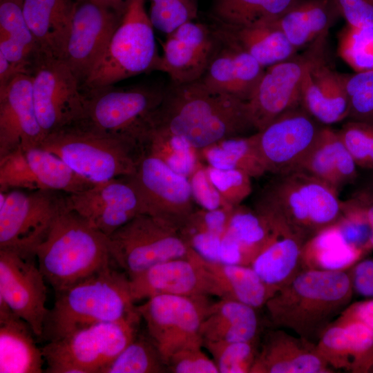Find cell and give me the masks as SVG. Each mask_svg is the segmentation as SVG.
Returning <instances> with one entry per match:
<instances>
[{"mask_svg":"<svg viewBox=\"0 0 373 373\" xmlns=\"http://www.w3.org/2000/svg\"><path fill=\"white\" fill-rule=\"evenodd\" d=\"M151 128L180 136L198 151L254 130L247 102L213 90L200 80L171 82L153 115Z\"/></svg>","mask_w":373,"mask_h":373,"instance_id":"obj_1","label":"cell"},{"mask_svg":"<svg viewBox=\"0 0 373 373\" xmlns=\"http://www.w3.org/2000/svg\"><path fill=\"white\" fill-rule=\"evenodd\" d=\"M354 293L347 271L302 269L265 306L276 327L316 343L350 304Z\"/></svg>","mask_w":373,"mask_h":373,"instance_id":"obj_2","label":"cell"},{"mask_svg":"<svg viewBox=\"0 0 373 373\" xmlns=\"http://www.w3.org/2000/svg\"><path fill=\"white\" fill-rule=\"evenodd\" d=\"M113 265L55 291V300L47 315L41 340L55 341L97 323L142 319L133 304L128 276Z\"/></svg>","mask_w":373,"mask_h":373,"instance_id":"obj_3","label":"cell"},{"mask_svg":"<svg viewBox=\"0 0 373 373\" xmlns=\"http://www.w3.org/2000/svg\"><path fill=\"white\" fill-rule=\"evenodd\" d=\"M254 209L305 242L342 214L338 191L303 171L274 175L260 191Z\"/></svg>","mask_w":373,"mask_h":373,"instance_id":"obj_4","label":"cell"},{"mask_svg":"<svg viewBox=\"0 0 373 373\" xmlns=\"http://www.w3.org/2000/svg\"><path fill=\"white\" fill-rule=\"evenodd\" d=\"M35 254L46 282L55 291L113 263L108 236L66 207Z\"/></svg>","mask_w":373,"mask_h":373,"instance_id":"obj_5","label":"cell"},{"mask_svg":"<svg viewBox=\"0 0 373 373\" xmlns=\"http://www.w3.org/2000/svg\"><path fill=\"white\" fill-rule=\"evenodd\" d=\"M39 146L93 183L133 174L144 152L143 146L132 140L78 123L48 134Z\"/></svg>","mask_w":373,"mask_h":373,"instance_id":"obj_6","label":"cell"},{"mask_svg":"<svg viewBox=\"0 0 373 373\" xmlns=\"http://www.w3.org/2000/svg\"><path fill=\"white\" fill-rule=\"evenodd\" d=\"M153 28L145 0H131L104 55L82 85L85 90L155 70L159 55Z\"/></svg>","mask_w":373,"mask_h":373,"instance_id":"obj_7","label":"cell"},{"mask_svg":"<svg viewBox=\"0 0 373 373\" xmlns=\"http://www.w3.org/2000/svg\"><path fill=\"white\" fill-rule=\"evenodd\" d=\"M141 320L101 322L77 329L41 348L48 373H102L133 339Z\"/></svg>","mask_w":373,"mask_h":373,"instance_id":"obj_8","label":"cell"},{"mask_svg":"<svg viewBox=\"0 0 373 373\" xmlns=\"http://www.w3.org/2000/svg\"><path fill=\"white\" fill-rule=\"evenodd\" d=\"M85 91L84 115L78 124L128 138L144 148L152 116L163 99L164 89L148 86L117 88L112 85Z\"/></svg>","mask_w":373,"mask_h":373,"instance_id":"obj_9","label":"cell"},{"mask_svg":"<svg viewBox=\"0 0 373 373\" xmlns=\"http://www.w3.org/2000/svg\"><path fill=\"white\" fill-rule=\"evenodd\" d=\"M66 195L46 189L0 191V249L36 257V248L66 209Z\"/></svg>","mask_w":373,"mask_h":373,"instance_id":"obj_10","label":"cell"},{"mask_svg":"<svg viewBox=\"0 0 373 373\" xmlns=\"http://www.w3.org/2000/svg\"><path fill=\"white\" fill-rule=\"evenodd\" d=\"M108 238L113 265L128 278L191 251L178 227L148 213L137 216Z\"/></svg>","mask_w":373,"mask_h":373,"instance_id":"obj_11","label":"cell"},{"mask_svg":"<svg viewBox=\"0 0 373 373\" xmlns=\"http://www.w3.org/2000/svg\"><path fill=\"white\" fill-rule=\"evenodd\" d=\"M31 68L33 99L44 137L81 121L85 96L66 62L38 52Z\"/></svg>","mask_w":373,"mask_h":373,"instance_id":"obj_12","label":"cell"},{"mask_svg":"<svg viewBox=\"0 0 373 373\" xmlns=\"http://www.w3.org/2000/svg\"><path fill=\"white\" fill-rule=\"evenodd\" d=\"M211 303L209 296L164 294L151 297L137 306L146 332L166 365L175 352L203 346L200 328Z\"/></svg>","mask_w":373,"mask_h":373,"instance_id":"obj_13","label":"cell"},{"mask_svg":"<svg viewBox=\"0 0 373 373\" xmlns=\"http://www.w3.org/2000/svg\"><path fill=\"white\" fill-rule=\"evenodd\" d=\"M327 34L300 55L267 67L255 91L247 102L249 117L260 131L276 118L300 105L301 84L307 70L326 56Z\"/></svg>","mask_w":373,"mask_h":373,"instance_id":"obj_14","label":"cell"},{"mask_svg":"<svg viewBox=\"0 0 373 373\" xmlns=\"http://www.w3.org/2000/svg\"><path fill=\"white\" fill-rule=\"evenodd\" d=\"M66 207L109 236L137 216L147 213L142 197L130 175L95 183L66 195Z\"/></svg>","mask_w":373,"mask_h":373,"instance_id":"obj_15","label":"cell"},{"mask_svg":"<svg viewBox=\"0 0 373 373\" xmlns=\"http://www.w3.org/2000/svg\"><path fill=\"white\" fill-rule=\"evenodd\" d=\"M319 124L300 104L257 131L267 172L278 175L300 171L322 127Z\"/></svg>","mask_w":373,"mask_h":373,"instance_id":"obj_16","label":"cell"},{"mask_svg":"<svg viewBox=\"0 0 373 373\" xmlns=\"http://www.w3.org/2000/svg\"><path fill=\"white\" fill-rule=\"evenodd\" d=\"M130 177L142 197L148 214L180 229L194 211L189 178L154 155L144 151Z\"/></svg>","mask_w":373,"mask_h":373,"instance_id":"obj_17","label":"cell"},{"mask_svg":"<svg viewBox=\"0 0 373 373\" xmlns=\"http://www.w3.org/2000/svg\"><path fill=\"white\" fill-rule=\"evenodd\" d=\"M122 18L91 0L76 2L62 60L81 86L104 55Z\"/></svg>","mask_w":373,"mask_h":373,"instance_id":"obj_18","label":"cell"},{"mask_svg":"<svg viewBox=\"0 0 373 373\" xmlns=\"http://www.w3.org/2000/svg\"><path fill=\"white\" fill-rule=\"evenodd\" d=\"M37 262L36 257L0 249V298L41 339L49 309L46 280Z\"/></svg>","mask_w":373,"mask_h":373,"instance_id":"obj_19","label":"cell"},{"mask_svg":"<svg viewBox=\"0 0 373 373\" xmlns=\"http://www.w3.org/2000/svg\"><path fill=\"white\" fill-rule=\"evenodd\" d=\"M128 278L134 302L164 294L220 298L216 284L193 249L186 257L158 263Z\"/></svg>","mask_w":373,"mask_h":373,"instance_id":"obj_20","label":"cell"},{"mask_svg":"<svg viewBox=\"0 0 373 373\" xmlns=\"http://www.w3.org/2000/svg\"><path fill=\"white\" fill-rule=\"evenodd\" d=\"M218 46L212 29L199 22L188 21L166 35L155 70L166 73L173 83L198 81Z\"/></svg>","mask_w":373,"mask_h":373,"instance_id":"obj_21","label":"cell"},{"mask_svg":"<svg viewBox=\"0 0 373 373\" xmlns=\"http://www.w3.org/2000/svg\"><path fill=\"white\" fill-rule=\"evenodd\" d=\"M44 138L33 99L32 75L19 73L0 87V157L19 147L39 146Z\"/></svg>","mask_w":373,"mask_h":373,"instance_id":"obj_22","label":"cell"},{"mask_svg":"<svg viewBox=\"0 0 373 373\" xmlns=\"http://www.w3.org/2000/svg\"><path fill=\"white\" fill-rule=\"evenodd\" d=\"M333 370L318 354L316 343L278 328L265 336L250 373H330Z\"/></svg>","mask_w":373,"mask_h":373,"instance_id":"obj_23","label":"cell"},{"mask_svg":"<svg viewBox=\"0 0 373 373\" xmlns=\"http://www.w3.org/2000/svg\"><path fill=\"white\" fill-rule=\"evenodd\" d=\"M321 58L305 72L300 88L301 106L319 123L329 126L347 119L350 103L344 74Z\"/></svg>","mask_w":373,"mask_h":373,"instance_id":"obj_24","label":"cell"},{"mask_svg":"<svg viewBox=\"0 0 373 373\" xmlns=\"http://www.w3.org/2000/svg\"><path fill=\"white\" fill-rule=\"evenodd\" d=\"M265 71V67L248 53L219 42L199 80L213 90L247 102Z\"/></svg>","mask_w":373,"mask_h":373,"instance_id":"obj_25","label":"cell"},{"mask_svg":"<svg viewBox=\"0 0 373 373\" xmlns=\"http://www.w3.org/2000/svg\"><path fill=\"white\" fill-rule=\"evenodd\" d=\"M274 234L271 223L255 209L236 207L223 236L218 262L250 266Z\"/></svg>","mask_w":373,"mask_h":373,"instance_id":"obj_26","label":"cell"},{"mask_svg":"<svg viewBox=\"0 0 373 373\" xmlns=\"http://www.w3.org/2000/svg\"><path fill=\"white\" fill-rule=\"evenodd\" d=\"M32 329L0 298V372L41 373L45 360Z\"/></svg>","mask_w":373,"mask_h":373,"instance_id":"obj_27","label":"cell"},{"mask_svg":"<svg viewBox=\"0 0 373 373\" xmlns=\"http://www.w3.org/2000/svg\"><path fill=\"white\" fill-rule=\"evenodd\" d=\"M25 20L39 52L63 58L76 2L72 0H22Z\"/></svg>","mask_w":373,"mask_h":373,"instance_id":"obj_28","label":"cell"},{"mask_svg":"<svg viewBox=\"0 0 373 373\" xmlns=\"http://www.w3.org/2000/svg\"><path fill=\"white\" fill-rule=\"evenodd\" d=\"M212 30L220 43L248 53L265 68L291 58L298 50L283 32L271 23H218Z\"/></svg>","mask_w":373,"mask_h":373,"instance_id":"obj_29","label":"cell"},{"mask_svg":"<svg viewBox=\"0 0 373 373\" xmlns=\"http://www.w3.org/2000/svg\"><path fill=\"white\" fill-rule=\"evenodd\" d=\"M274 234L251 264L272 295L290 282L303 269V239L287 228L271 222Z\"/></svg>","mask_w":373,"mask_h":373,"instance_id":"obj_30","label":"cell"},{"mask_svg":"<svg viewBox=\"0 0 373 373\" xmlns=\"http://www.w3.org/2000/svg\"><path fill=\"white\" fill-rule=\"evenodd\" d=\"M357 165L344 145L338 130L322 126L300 171L327 183L338 191L357 176Z\"/></svg>","mask_w":373,"mask_h":373,"instance_id":"obj_31","label":"cell"},{"mask_svg":"<svg viewBox=\"0 0 373 373\" xmlns=\"http://www.w3.org/2000/svg\"><path fill=\"white\" fill-rule=\"evenodd\" d=\"M339 17L341 15L332 0H296L269 23L280 30L298 50L327 34Z\"/></svg>","mask_w":373,"mask_h":373,"instance_id":"obj_32","label":"cell"},{"mask_svg":"<svg viewBox=\"0 0 373 373\" xmlns=\"http://www.w3.org/2000/svg\"><path fill=\"white\" fill-rule=\"evenodd\" d=\"M256 309L229 298L212 303L201 325L202 341L239 342L258 339L259 321Z\"/></svg>","mask_w":373,"mask_h":373,"instance_id":"obj_33","label":"cell"},{"mask_svg":"<svg viewBox=\"0 0 373 373\" xmlns=\"http://www.w3.org/2000/svg\"><path fill=\"white\" fill-rule=\"evenodd\" d=\"M336 222L304 243L301 253L303 269L345 271L367 254L349 244Z\"/></svg>","mask_w":373,"mask_h":373,"instance_id":"obj_34","label":"cell"},{"mask_svg":"<svg viewBox=\"0 0 373 373\" xmlns=\"http://www.w3.org/2000/svg\"><path fill=\"white\" fill-rule=\"evenodd\" d=\"M202 265L216 284L220 298L234 300L255 309L265 306L272 293L251 266L209 261Z\"/></svg>","mask_w":373,"mask_h":373,"instance_id":"obj_35","label":"cell"},{"mask_svg":"<svg viewBox=\"0 0 373 373\" xmlns=\"http://www.w3.org/2000/svg\"><path fill=\"white\" fill-rule=\"evenodd\" d=\"M198 151L200 160L214 168L240 170L252 178L267 173L259 151L257 132L224 138Z\"/></svg>","mask_w":373,"mask_h":373,"instance_id":"obj_36","label":"cell"},{"mask_svg":"<svg viewBox=\"0 0 373 373\" xmlns=\"http://www.w3.org/2000/svg\"><path fill=\"white\" fill-rule=\"evenodd\" d=\"M234 208L194 209L179 229L182 238L202 258L218 262L220 245Z\"/></svg>","mask_w":373,"mask_h":373,"instance_id":"obj_37","label":"cell"},{"mask_svg":"<svg viewBox=\"0 0 373 373\" xmlns=\"http://www.w3.org/2000/svg\"><path fill=\"white\" fill-rule=\"evenodd\" d=\"M23 149L39 189L70 194L95 184L78 175L61 158L39 146Z\"/></svg>","mask_w":373,"mask_h":373,"instance_id":"obj_38","label":"cell"},{"mask_svg":"<svg viewBox=\"0 0 373 373\" xmlns=\"http://www.w3.org/2000/svg\"><path fill=\"white\" fill-rule=\"evenodd\" d=\"M296 0H213L212 15L218 23L250 26L277 19Z\"/></svg>","mask_w":373,"mask_h":373,"instance_id":"obj_39","label":"cell"},{"mask_svg":"<svg viewBox=\"0 0 373 373\" xmlns=\"http://www.w3.org/2000/svg\"><path fill=\"white\" fill-rule=\"evenodd\" d=\"M144 151L187 178L201 162L198 150L184 138L159 128H151L149 131Z\"/></svg>","mask_w":373,"mask_h":373,"instance_id":"obj_40","label":"cell"},{"mask_svg":"<svg viewBox=\"0 0 373 373\" xmlns=\"http://www.w3.org/2000/svg\"><path fill=\"white\" fill-rule=\"evenodd\" d=\"M168 372L162 356L148 333L133 339L102 373H162Z\"/></svg>","mask_w":373,"mask_h":373,"instance_id":"obj_41","label":"cell"},{"mask_svg":"<svg viewBox=\"0 0 373 373\" xmlns=\"http://www.w3.org/2000/svg\"><path fill=\"white\" fill-rule=\"evenodd\" d=\"M338 52L356 73L373 70V27L347 25L338 35Z\"/></svg>","mask_w":373,"mask_h":373,"instance_id":"obj_42","label":"cell"},{"mask_svg":"<svg viewBox=\"0 0 373 373\" xmlns=\"http://www.w3.org/2000/svg\"><path fill=\"white\" fill-rule=\"evenodd\" d=\"M219 373H250L258 353V339L251 341H203Z\"/></svg>","mask_w":373,"mask_h":373,"instance_id":"obj_43","label":"cell"},{"mask_svg":"<svg viewBox=\"0 0 373 373\" xmlns=\"http://www.w3.org/2000/svg\"><path fill=\"white\" fill-rule=\"evenodd\" d=\"M149 17L154 28L166 35L198 16V0H150Z\"/></svg>","mask_w":373,"mask_h":373,"instance_id":"obj_44","label":"cell"},{"mask_svg":"<svg viewBox=\"0 0 373 373\" xmlns=\"http://www.w3.org/2000/svg\"><path fill=\"white\" fill-rule=\"evenodd\" d=\"M344 77L350 103L347 119L373 124V70Z\"/></svg>","mask_w":373,"mask_h":373,"instance_id":"obj_45","label":"cell"},{"mask_svg":"<svg viewBox=\"0 0 373 373\" xmlns=\"http://www.w3.org/2000/svg\"><path fill=\"white\" fill-rule=\"evenodd\" d=\"M338 133L357 166L373 169V124L347 119Z\"/></svg>","mask_w":373,"mask_h":373,"instance_id":"obj_46","label":"cell"},{"mask_svg":"<svg viewBox=\"0 0 373 373\" xmlns=\"http://www.w3.org/2000/svg\"><path fill=\"white\" fill-rule=\"evenodd\" d=\"M22 0H0V37L38 52L22 10Z\"/></svg>","mask_w":373,"mask_h":373,"instance_id":"obj_47","label":"cell"},{"mask_svg":"<svg viewBox=\"0 0 373 373\" xmlns=\"http://www.w3.org/2000/svg\"><path fill=\"white\" fill-rule=\"evenodd\" d=\"M345 327L350 356V372H370L373 367V330L358 322L333 323Z\"/></svg>","mask_w":373,"mask_h":373,"instance_id":"obj_48","label":"cell"},{"mask_svg":"<svg viewBox=\"0 0 373 373\" xmlns=\"http://www.w3.org/2000/svg\"><path fill=\"white\" fill-rule=\"evenodd\" d=\"M12 189H39L23 147L0 157V191Z\"/></svg>","mask_w":373,"mask_h":373,"instance_id":"obj_49","label":"cell"},{"mask_svg":"<svg viewBox=\"0 0 373 373\" xmlns=\"http://www.w3.org/2000/svg\"><path fill=\"white\" fill-rule=\"evenodd\" d=\"M318 354L333 370L350 372L347 337L343 325L332 323L316 342Z\"/></svg>","mask_w":373,"mask_h":373,"instance_id":"obj_50","label":"cell"},{"mask_svg":"<svg viewBox=\"0 0 373 373\" xmlns=\"http://www.w3.org/2000/svg\"><path fill=\"white\" fill-rule=\"evenodd\" d=\"M208 175L222 198L235 207L251 193V177L236 169H220L206 165Z\"/></svg>","mask_w":373,"mask_h":373,"instance_id":"obj_51","label":"cell"},{"mask_svg":"<svg viewBox=\"0 0 373 373\" xmlns=\"http://www.w3.org/2000/svg\"><path fill=\"white\" fill-rule=\"evenodd\" d=\"M188 178L194 202L198 204L201 209L218 210L234 208L222 198L211 180L207 166L202 162Z\"/></svg>","mask_w":373,"mask_h":373,"instance_id":"obj_52","label":"cell"},{"mask_svg":"<svg viewBox=\"0 0 373 373\" xmlns=\"http://www.w3.org/2000/svg\"><path fill=\"white\" fill-rule=\"evenodd\" d=\"M202 347L182 349L169 358L166 366L173 373H218L213 359L202 350Z\"/></svg>","mask_w":373,"mask_h":373,"instance_id":"obj_53","label":"cell"},{"mask_svg":"<svg viewBox=\"0 0 373 373\" xmlns=\"http://www.w3.org/2000/svg\"><path fill=\"white\" fill-rule=\"evenodd\" d=\"M347 25L373 27V0H332Z\"/></svg>","mask_w":373,"mask_h":373,"instance_id":"obj_54","label":"cell"},{"mask_svg":"<svg viewBox=\"0 0 373 373\" xmlns=\"http://www.w3.org/2000/svg\"><path fill=\"white\" fill-rule=\"evenodd\" d=\"M354 291L373 298V257L361 259L347 270Z\"/></svg>","mask_w":373,"mask_h":373,"instance_id":"obj_55","label":"cell"},{"mask_svg":"<svg viewBox=\"0 0 373 373\" xmlns=\"http://www.w3.org/2000/svg\"><path fill=\"white\" fill-rule=\"evenodd\" d=\"M358 322L373 330V298L349 304L332 323Z\"/></svg>","mask_w":373,"mask_h":373,"instance_id":"obj_56","label":"cell"},{"mask_svg":"<svg viewBox=\"0 0 373 373\" xmlns=\"http://www.w3.org/2000/svg\"><path fill=\"white\" fill-rule=\"evenodd\" d=\"M363 209L370 228V248L373 249V190L358 191L352 197Z\"/></svg>","mask_w":373,"mask_h":373,"instance_id":"obj_57","label":"cell"},{"mask_svg":"<svg viewBox=\"0 0 373 373\" xmlns=\"http://www.w3.org/2000/svg\"><path fill=\"white\" fill-rule=\"evenodd\" d=\"M93 2L109 9L123 17L131 0H91Z\"/></svg>","mask_w":373,"mask_h":373,"instance_id":"obj_58","label":"cell"},{"mask_svg":"<svg viewBox=\"0 0 373 373\" xmlns=\"http://www.w3.org/2000/svg\"><path fill=\"white\" fill-rule=\"evenodd\" d=\"M370 372H373V367H372Z\"/></svg>","mask_w":373,"mask_h":373,"instance_id":"obj_59","label":"cell"},{"mask_svg":"<svg viewBox=\"0 0 373 373\" xmlns=\"http://www.w3.org/2000/svg\"><path fill=\"white\" fill-rule=\"evenodd\" d=\"M372 190H373V186L372 188H370Z\"/></svg>","mask_w":373,"mask_h":373,"instance_id":"obj_60","label":"cell"}]
</instances>
